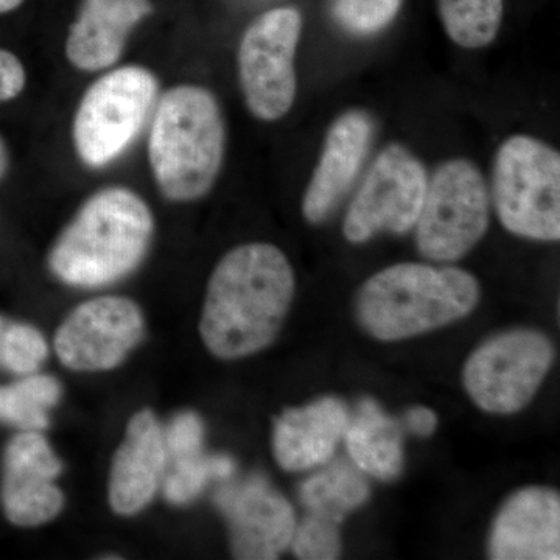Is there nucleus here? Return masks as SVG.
Segmentation results:
<instances>
[{"mask_svg":"<svg viewBox=\"0 0 560 560\" xmlns=\"http://www.w3.org/2000/svg\"><path fill=\"white\" fill-rule=\"evenodd\" d=\"M296 279L271 243L230 250L213 270L202 308L201 337L219 359L253 355L270 346L293 302Z\"/></svg>","mask_w":560,"mask_h":560,"instance_id":"f257e3e1","label":"nucleus"},{"mask_svg":"<svg viewBox=\"0 0 560 560\" xmlns=\"http://www.w3.org/2000/svg\"><path fill=\"white\" fill-rule=\"evenodd\" d=\"M25 81L27 75L20 58L9 50L0 49V102L16 98L24 91Z\"/></svg>","mask_w":560,"mask_h":560,"instance_id":"cd10ccee","label":"nucleus"},{"mask_svg":"<svg viewBox=\"0 0 560 560\" xmlns=\"http://www.w3.org/2000/svg\"><path fill=\"white\" fill-rule=\"evenodd\" d=\"M47 353V342L35 327L11 324L3 329L0 363L14 374H35L46 361Z\"/></svg>","mask_w":560,"mask_h":560,"instance_id":"393cba45","label":"nucleus"},{"mask_svg":"<svg viewBox=\"0 0 560 560\" xmlns=\"http://www.w3.org/2000/svg\"><path fill=\"white\" fill-rule=\"evenodd\" d=\"M302 27L301 11L278 7L256 18L238 44V80L246 108L256 119H283L298 94L296 51Z\"/></svg>","mask_w":560,"mask_h":560,"instance_id":"6e6552de","label":"nucleus"},{"mask_svg":"<svg viewBox=\"0 0 560 560\" xmlns=\"http://www.w3.org/2000/svg\"><path fill=\"white\" fill-rule=\"evenodd\" d=\"M374 135V117L363 108L346 109L331 121L302 198L308 223H324L348 197L370 158Z\"/></svg>","mask_w":560,"mask_h":560,"instance_id":"ddd939ff","label":"nucleus"},{"mask_svg":"<svg viewBox=\"0 0 560 560\" xmlns=\"http://www.w3.org/2000/svg\"><path fill=\"white\" fill-rule=\"evenodd\" d=\"M24 0H0V14L16 10Z\"/></svg>","mask_w":560,"mask_h":560,"instance_id":"7c9ffc66","label":"nucleus"},{"mask_svg":"<svg viewBox=\"0 0 560 560\" xmlns=\"http://www.w3.org/2000/svg\"><path fill=\"white\" fill-rule=\"evenodd\" d=\"M171 477L165 481V499L175 504H186L197 499L209 481L231 480L234 460L226 455L206 456L205 452L173 460Z\"/></svg>","mask_w":560,"mask_h":560,"instance_id":"5701e85b","label":"nucleus"},{"mask_svg":"<svg viewBox=\"0 0 560 560\" xmlns=\"http://www.w3.org/2000/svg\"><path fill=\"white\" fill-rule=\"evenodd\" d=\"M61 388L49 375H31L0 388V420L22 430H43L49 425L51 407L60 400Z\"/></svg>","mask_w":560,"mask_h":560,"instance_id":"4be33fe9","label":"nucleus"},{"mask_svg":"<svg viewBox=\"0 0 560 560\" xmlns=\"http://www.w3.org/2000/svg\"><path fill=\"white\" fill-rule=\"evenodd\" d=\"M3 329H5V323H3V319L0 318V342H2Z\"/></svg>","mask_w":560,"mask_h":560,"instance_id":"2f4dec72","label":"nucleus"},{"mask_svg":"<svg viewBox=\"0 0 560 560\" xmlns=\"http://www.w3.org/2000/svg\"><path fill=\"white\" fill-rule=\"evenodd\" d=\"M480 298V282L469 271L405 261L371 276L355 311L375 340L400 341L466 318Z\"/></svg>","mask_w":560,"mask_h":560,"instance_id":"7ed1b4c3","label":"nucleus"},{"mask_svg":"<svg viewBox=\"0 0 560 560\" xmlns=\"http://www.w3.org/2000/svg\"><path fill=\"white\" fill-rule=\"evenodd\" d=\"M142 334V313L135 302L119 296L97 298L70 313L57 331L55 350L70 370H113Z\"/></svg>","mask_w":560,"mask_h":560,"instance_id":"9b49d317","label":"nucleus"},{"mask_svg":"<svg viewBox=\"0 0 560 560\" xmlns=\"http://www.w3.org/2000/svg\"><path fill=\"white\" fill-rule=\"evenodd\" d=\"M495 560H558L560 499L556 490L525 488L501 506L489 537Z\"/></svg>","mask_w":560,"mask_h":560,"instance_id":"2eb2a0df","label":"nucleus"},{"mask_svg":"<svg viewBox=\"0 0 560 560\" xmlns=\"http://www.w3.org/2000/svg\"><path fill=\"white\" fill-rule=\"evenodd\" d=\"M350 459L363 474L393 481L404 470V440L399 423L377 401L360 400L345 434Z\"/></svg>","mask_w":560,"mask_h":560,"instance_id":"6ab92c4d","label":"nucleus"},{"mask_svg":"<svg viewBox=\"0 0 560 560\" xmlns=\"http://www.w3.org/2000/svg\"><path fill=\"white\" fill-rule=\"evenodd\" d=\"M215 501L230 523L235 559H278L290 547L296 529L293 508L265 478L253 475L230 482L219 490Z\"/></svg>","mask_w":560,"mask_h":560,"instance_id":"f8f14e48","label":"nucleus"},{"mask_svg":"<svg viewBox=\"0 0 560 560\" xmlns=\"http://www.w3.org/2000/svg\"><path fill=\"white\" fill-rule=\"evenodd\" d=\"M149 160L165 198L195 201L219 179L226 153V124L215 95L197 84L165 92L153 110Z\"/></svg>","mask_w":560,"mask_h":560,"instance_id":"20e7f679","label":"nucleus"},{"mask_svg":"<svg viewBox=\"0 0 560 560\" xmlns=\"http://www.w3.org/2000/svg\"><path fill=\"white\" fill-rule=\"evenodd\" d=\"M61 469L60 459L36 431H24L10 442L2 501L7 517L14 525L39 526L60 514L65 497L55 478Z\"/></svg>","mask_w":560,"mask_h":560,"instance_id":"4468645a","label":"nucleus"},{"mask_svg":"<svg viewBox=\"0 0 560 560\" xmlns=\"http://www.w3.org/2000/svg\"><path fill=\"white\" fill-rule=\"evenodd\" d=\"M444 31L456 46L485 49L499 36L504 0H438Z\"/></svg>","mask_w":560,"mask_h":560,"instance_id":"412c9836","label":"nucleus"},{"mask_svg":"<svg viewBox=\"0 0 560 560\" xmlns=\"http://www.w3.org/2000/svg\"><path fill=\"white\" fill-rule=\"evenodd\" d=\"M156 77L142 66L109 70L88 88L73 117L72 139L81 162L108 167L130 149L156 108Z\"/></svg>","mask_w":560,"mask_h":560,"instance_id":"423d86ee","label":"nucleus"},{"mask_svg":"<svg viewBox=\"0 0 560 560\" xmlns=\"http://www.w3.org/2000/svg\"><path fill=\"white\" fill-rule=\"evenodd\" d=\"M555 361L547 335L518 329L495 335L464 366V388L490 415H514L536 396Z\"/></svg>","mask_w":560,"mask_h":560,"instance_id":"9d476101","label":"nucleus"},{"mask_svg":"<svg viewBox=\"0 0 560 560\" xmlns=\"http://www.w3.org/2000/svg\"><path fill=\"white\" fill-rule=\"evenodd\" d=\"M153 230L151 210L136 191L108 187L92 195L61 232L50 270L68 285H109L138 267Z\"/></svg>","mask_w":560,"mask_h":560,"instance_id":"f03ea898","label":"nucleus"},{"mask_svg":"<svg viewBox=\"0 0 560 560\" xmlns=\"http://www.w3.org/2000/svg\"><path fill=\"white\" fill-rule=\"evenodd\" d=\"M164 430L151 411H140L114 458L109 503L120 515H135L153 499L167 464Z\"/></svg>","mask_w":560,"mask_h":560,"instance_id":"f3484780","label":"nucleus"},{"mask_svg":"<svg viewBox=\"0 0 560 560\" xmlns=\"http://www.w3.org/2000/svg\"><path fill=\"white\" fill-rule=\"evenodd\" d=\"M489 184L474 161L452 158L429 175L416 223V246L425 259L452 264L485 237L490 223Z\"/></svg>","mask_w":560,"mask_h":560,"instance_id":"0eeeda50","label":"nucleus"},{"mask_svg":"<svg viewBox=\"0 0 560 560\" xmlns=\"http://www.w3.org/2000/svg\"><path fill=\"white\" fill-rule=\"evenodd\" d=\"M7 167H9V154H7L5 143L0 139V179L5 175Z\"/></svg>","mask_w":560,"mask_h":560,"instance_id":"c756f323","label":"nucleus"},{"mask_svg":"<svg viewBox=\"0 0 560 560\" xmlns=\"http://www.w3.org/2000/svg\"><path fill=\"white\" fill-rule=\"evenodd\" d=\"M405 422L411 433L418 434L420 438H429L436 430L438 416L430 408L415 407L405 415Z\"/></svg>","mask_w":560,"mask_h":560,"instance_id":"c85d7f7f","label":"nucleus"},{"mask_svg":"<svg viewBox=\"0 0 560 560\" xmlns=\"http://www.w3.org/2000/svg\"><path fill=\"white\" fill-rule=\"evenodd\" d=\"M404 0H327L331 21L355 38H370L388 28Z\"/></svg>","mask_w":560,"mask_h":560,"instance_id":"b1692460","label":"nucleus"},{"mask_svg":"<svg viewBox=\"0 0 560 560\" xmlns=\"http://www.w3.org/2000/svg\"><path fill=\"white\" fill-rule=\"evenodd\" d=\"M296 558L305 560H334L341 555V534L338 523L307 514L294 529L291 539Z\"/></svg>","mask_w":560,"mask_h":560,"instance_id":"a878e982","label":"nucleus"},{"mask_svg":"<svg viewBox=\"0 0 560 560\" xmlns=\"http://www.w3.org/2000/svg\"><path fill=\"white\" fill-rule=\"evenodd\" d=\"M429 172L408 147L390 142L374 158L353 194L342 234L361 245L375 235L407 234L418 223Z\"/></svg>","mask_w":560,"mask_h":560,"instance_id":"1a4fd4ad","label":"nucleus"},{"mask_svg":"<svg viewBox=\"0 0 560 560\" xmlns=\"http://www.w3.org/2000/svg\"><path fill=\"white\" fill-rule=\"evenodd\" d=\"M501 226L534 242L560 238V154L545 140L514 135L500 143L489 183Z\"/></svg>","mask_w":560,"mask_h":560,"instance_id":"39448f33","label":"nucleus"},{"mask_svg":"<svg viewBox=\"0 0 560 560\" xmlns=\"http://www.w3.org/2000/svg\"><path fill=\"white\" fill-rule=\"evenodd\" d=\"M165 448L172 460L202 453L205 427L195 412H180L164 431Z\"/></svg>","mask_w":560,"mask_h":560,"instance_id":"bb28decb","label":"nucleus"},{"mask_svg":"<svg viewBox=\"0 0 560 560\" xmlns=\"http://www.w3.org/2000/svg\"><path fill=\"white\" fill-rule=\"evenodd\" d=\"M370 482L363 471L346 460L324 467L302 482L300 497L308 514L341 525L342 521L370 500Z\"/></svg>","mask_w":560,"mask_h":560,"instance_id":"aec40b11","label":"nucleus"},{"mask_svg":"<svg viewBox=\"0 0 560 560\" xmlns=\"http://www.w3.org/2000/svg\"><path fill=\"white\" fill-rule=\"evenodd\" d=\"M151 13V0H81L66 38L70 65L86 72L116 65L131 32Z\"/></svg>","mask_w":560,"mask_h":560,"instance_id":"dca6fc26","label":"nucleus"},{"mask_svg":"<svg viewBox=\"0 0 560 560\" xmlns=\"http://www.w3.org/2000/svg\"><path fill=\"white\" fill-rule=\"evenodd\" d=\"M348 405L334 396L291 408L276 420L272 451L282 469L302 471L323 466L334 456L348 430Z\"/></svg>","mask_w":560,"mask_h":560,"instance_id":"a211bd4d","label":"nucleus"}]
</instances>
